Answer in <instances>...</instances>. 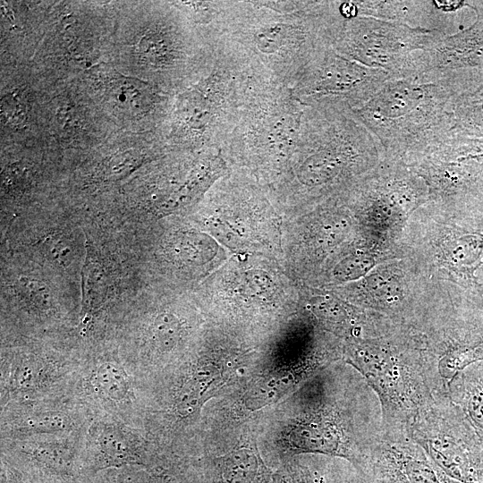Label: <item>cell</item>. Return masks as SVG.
Listing matches in <instances>:
<instances>
[{"label":"cell","instance_id":"1","mask_svg":"<svg viewBox=\"0 0 483 483\" xmlns=\"http://www.w3.org/2000/svg\"><path fill=\"white\" fill-rule=\"evenodd\" d=\"M344 21L338 1H222L210 30L250 71L292 88Z\"/></svg>","mask_w":483,"mask_h":483},{"label":"cell","instance_id":"2","mask_svg":"<svg viewBox=\"0 0 483 483\" xmlns=\"http://www.w3.org/2000/svg\"><path fill=\"white\" fill-rule=\"evenodd\" d=\"M352 113L390 155L421 157L453 133L451 91L443 72L390 78Z\"/></svg>","mask_w":483,"mask_h":483},{"label":"cell","instance_id":"3","mask_svg":"<svg viewBox=\"0 0 483 483\" xmlns=\"http://www.w3.org/2000/svg\"><path fill=\"white\" fill-rule=\"evenodd\" d=\"M306 106L287 87L250 71L239 116L222 155L262 174L285 169Z\"/></svg>","mask_w":483,"mask_h":483},{"label":"cell","instance_id":"4","mask_svg":"<svg viewBox=\"0 0 483 483\" xmlns=\"http://www.w3.org/2000/svg\"><path fill=\"white\" fill-rule=\"evenodd\" d=\"M379 146L352 111L306 106L300 135L284 170L301 192L336 185L377 156Z\"/></svg>","mask_w":483,"mask_h":483},{"label":"cell","instance_id":"5","mask_svg":"<svg viewBox=\"0 0 483 483\" xmlns=\"http://www.w3.org/2000/svg\"><path fill=\"white\" fill-rule=\"evenodd\" d=\"M250 70L217 42L210 68L182 96L174 121V140L221 150L237 122Z\"/></svg>","mask_w":483,"mask_h":483},{"label":"cell","instance_id":"6","mask_svg":"<svg viewBox=\"0 0 483 483\" xmlns=\"http://www.w3.org/2000/svg\"><path fill=\"white\" fill-rule=\"evenodd\" d=\"M346 362L356 369L377 394L383 424L410 427L433 398L426 357L389 347L361 346Z\"/></svg>","mask_w":483,"mask_h":483},{"label":"cell","instance_id":"7","mask_svg":"<svg viewBox=\"0 0 483 483\" xmlns=\"http://www.w3.org/2000/svg\"><path fill=\"white\" fill-rule=\"evenodd\" d=\"M409 430L451 478L461 483H483V436L447 395L434 394Z\"/></svg>","mask_w":483,"mask_h":483},{"label":"cell","instance_id":"8","mask_svg":"<svg viewBox=\"0 0 483 483\" xmlns=\"http://www.w3.org/2000/svg\"><path fill=\"white\" fill-rule=\"evenodd\" d=\"M445 32L371 17L345 20L333 48L392 78L416 73L418 55Z\"/></svg>","mask_w":483,"mask_h":483},{"label":"cell","instance_id":"9","mask_svg":"<svg viewBox=\"0 0 483 483\" xmlns=\"http://www.w3.org/2000/svg\"><path fill=\"white\" fill-rule=\"evenodd\" d=\"M390 78L386 72L367 67L330 47L307 67L292 89L305 106L352 111Z\"/></svg>","mask_w":483,"mask_h":483},{"label":"cell","instance_id":"10","mask_svg":"<svg viewBox=\"0 0 483 483\" xmlns=\"http://www.w3.org/2000/svg\"><path fill=\"white\" fill-rule=\"evenodd\" d=\"M361 483H461L411 436L409 427L382 425L377 440L352 464Z\"/></svg>","mask_w":483,"mask_h":483},{"label":"cell","instance_id":"11","mask_svg":"<svg viewBox=\"0 0 483 483\" xmlns=\"http://www.w3.org/2000/svg\"><path fill=\"white\" fill-rule=\"evenodd\" d=\"M70 397L4 405L2 438L68 436L86 431L93 411Z\"/></svg>","mask_w":483,"mask_h":483},{"label":"cell","instance_id":"12","mask_svg":"<svg viewBox=\"0 0 483 483\" xmlns=\"http://www.w3.org/2000/svg\"><path fill=\"white\" fill-rule=\"evenodd\" d=\"M421 158L423 174L444 193L483 186V138L452 133Z\"/></svg>","mask_w":483,"mask_h":483},{"label":"cell","instance_id":"13","mask_svg":"<svg viewBox=\"0 0 483 483\" xmlns=\"http://www.w3.org/2000/svg\"><path fill=\"white\" fill-rule=\"evenodd\" d=\"M80 378L76 379L75 388L82 391L78 399L90 400L89 407H97L99 413L108 414L125 423L137 413L136 378L132 372L114 360H101L87 369H80ZM91 408V407H90ZM138 415V414H136Z\"/></svg>","mask_w":483,"mask_h":483},{"label":"cell","instance_id":"14","mask_svg":"<svg viewBox=\"0 0 483 483\" xmlns=\"http://www.w3.org/2000/svg\"><path fill=\"white\" fill-rule=\"evenodd\" d=\"M475 21L453 34L443 33L417 57V73L483 70V1H467Z\"/></svg>","mask_w":483,"mask_h":483},{"label":"cell","instance_id":"15","mask_svg":"<svg viewBox=\"0 0 483 483\" xmlns=\"http://www.w3.org/2000/svg\"><path fill=\"white\" fill-rule=\"evenodd\" d=\"M145 449L137 428L108 414H95L85 434L84 450L97 469L143 465Z\"/></svg>","mask_w":483,"mask_h":483},{"label":"cell","instance_id":"16","mask_svg":"<svg viewBox=\"0 0 483 483\" xmlns=\"http://www.w3.org/2000/svg\"><path fill=\"white\" fill-rule=\"evenodd\" d=\"M444 73L451 91L453 133L483 138V70Z\"/></svg>","mask_w":483,"mask_h":483},{"label":"cell","instance_id":"17","mask_svg":"<svg viewBox=\"0 0 483 483\" xmlns=\"http://www.w3.org/2000/svg\"><path fill=\"white\" fill-rule=\"evenodd\" d=\"M356 15L443 31L437 1H354Z\"/></svg>","mask_w":483,"mask_h":483},{"label":"cell","instance_id":"18","mask_svg":"<svg viewBox=\"0 0 483 483\" xmlns=\"http://www.w3.org/2000/svg\"><path fill=\"white\" fill-rule=\"evenodd\" d=\"M445 395L463 411L483 436V361L460 371L449 384Z\"/></svg>","mask_w":483,"mask_h":483},{"label":"cell","instance_id":"19","mask_svg":"<svg viewBox=\"0 0 483 483\" xmlns=\"http://www.w3.org/2000/svg\"><path fill=\"white\" fill-rule=\"evenodd\" d=\"M107 292L106 275L97 261L87 255L82 269L83 318L89 322L92 315L104 302Z\"/></svg>","mask_w":483,"mask_h":483},{"label":"cell","instance_id":"20","mask_svg":"<svg viewBox=\"0 0 483 483\" xmlns=\"http://www.w3.org/2000/svg\"><path fill=\"white\" fill-rule=\"evenodd\" d=\"M334 458L317 461L308 466L312 483H361L356 469L349 461Z\"/></svg>","mask_w":483,"mask_h":483},{"label":"cell","instance_id":"21","mask_svg":"<svg viewBox=\"0 0 483 483\" xmlns=\"http://www.w3.org/2000/svg\"><path fill=\"white\" fill-rule=\"evenodd\" d=\"M179 332L180 325L174 316L158 315L149 327L150 344L158 351H167L176 343Z\"/></svg>","mask_w":483,"mask_h":483},{"label":"cell","instance_id":"22","mask_svg":"<svg viewBox=\"0 0 483 483\" xmlns=\"http://www.w3.org/2000/svg\"><path fill=\"white\" fill-rule=\"evenodd\" d=\"M483 252V234H469L456 240L451 259L457 266L472 268Z\"/></svg>","mask_w":483,"mask_h":483},{"label":"cell","instance_id":"23","mask_svg":"<svg viewBox=\"0 0 483 483\" xmlns=\"http://www.w3.org/2000/svg\"><path fill=\"white\" fill-rule=\"evenodd\" d=\"M141 466L131 464L118 468L113 483H158L157 477Z\"/></svg>","mask_w":483,"mask_h":483},{"label":"cell","instance_id":"24","mask_svg":"<svg viewBox=\"0 0 483 483\" xmlns=\"http://www.w3.org/2000/svg\"><path fill=\"white\" fill-rule=\"evenodd\" d=\"M3 111L5 117H8L11 123H20L24 116V107L21 105L19 99L9 97L3 102Z\"/></svg>","mask_w":483,"mask_h":483}]
</instances>
